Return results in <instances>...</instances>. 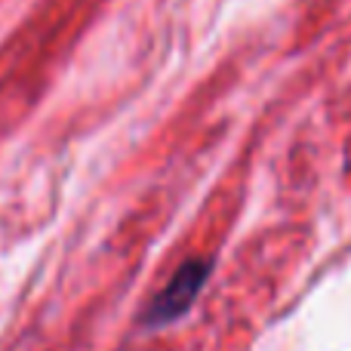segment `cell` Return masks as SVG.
Here are the masks:
<instances>
[{
	"mask_svg": "<svg viewBox=\"0 0 351 351\" xmlns=\"http://www.w3.org/2000/svg\"><path fill=\"white\" fill-rule=\"evenodd\" d=\"M206 278H210V265L204 259H191L185 265H179V271L170 278V284L152 299V305L145 308V324L148 327H164V324L182 317L191 302L200 296Z\"/></svg>",
	"mask_w": 351,
	"mask_h": 351,
	"instance_id": "1",
	"label": "cell"
}]
</instances>
